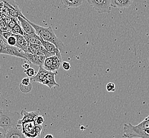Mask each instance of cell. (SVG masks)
Returning a JSON list of instances; mask_svg holds the SVG:
<instances>
[{"instance_id": "6da1fadb", "label": "cell", "mask_w": 149, "mask_h": 138, "mask_svg": "<svg viewBox=\"0 0 149 138\" xmlns=\"http://www.w3.org/2000/svg\"><path fill=\"white\" fill-rule=\"evenodd\" d=\"M27 21H28L30 24L33 26L36 31V34L38 36L42 38L44 40L53 44L56 47V48L59 49L61 53L62 52H64L65 49L64 43L56 36L52 27L45 28L40 26L37 24H35L34 23H33L32 22L29 21L28 19Z\"/></svg>"}, {"instance_id": "7a4b0ae2", "label": "cell", "mask_w": 149, "mask_h": 138, "mask_svg": "<svg viewBox=\"0 0 149 138\" xmlns=\"http://www.w3.org/2000/svg\"><path fill=\"white\" fill-rule=\"evenodd\" d=\"M21 114L18 112L2 109L0 115V128L6 131L12 127L17 126Z\"/></svg>"}, {"instance_id": "3957f363", "label": "cell", "mask_w": 149, "mask_h": 138, "mask_svg": "<svg viewBox=\"0 0 149 138\" xmlns=\"http://www.w3.org/2000/svg\"><path fill=\"white\" fill-rule=\"evenodd\" d=\"M18 124L21 125L22 132L27 138H36L40 137L42 126L36 125L34 121H26L18 123Z\"/></svg>"}, {"instance_id": "277c9868", "label": "cell", "mask_w": 149, "mask_h": 138, "mask_svg": "<svg viewBox=\"0 0 149 138\" xmlns=\"http://www.w3.org/2000/svg\"><path fill=\"white\" fill-rule=\"evenodd\" d=\"M62 62L61 53L56 54L53 56L46 58L42 68L48 71H57L60 69V66H62Z\"/></svg>"}, {"instance_id": "5b68a950", "label": "cell", "mask_w": 149, "mask_h": 138, "mask_svg": "<svg viewBox=\"0 0 149 138\" xmlns=\"http://www.w3.org/2000/svg\"><path fill=\"white\" fill-rule=\"evenodd\" d=\"M0 54H6L26 60L25 53L20 49L7 44L1 39L0 41Z\"/></svg>"}, {"instance_id": "8992f818", "label": "cell", "mask_w": 149, "mask_h": 138, "mask_svg": "<svg viewBox=\"0 0 149 138\" xmlns=\"http://www.w3.org/2000/svg\"><path fill=\"white\" fill-rule=\"evenodd\" d=\"M99 13H110L111 0H86Z\"/></svg>"}, {"instance_id": "52a82bcc", "label": "cell", "mask_w": 149, "mask_h": 138, "mask_svg": "<svg viewBox=\"0 0 149 138\" xmlns=\"http://www.w3.org/2000/svg\"><path fill=\"white\" fill-rule=\"evenodd\" d=\"M57 71H48L46 73L44 78L42 80L41 84L47 86L50 89H53L55 86L59 87V84H57L55 80V76L57 74Z\"/></svg>"}, {"instance_id": "ba28073f", "label": "cell", "mask_w": 149, "mask_h": 138, "mask_svg": "<svg viewBox=\"0 0 149 138\" xmlns=\"http://www.w3.org/2000/svg\"><path fill=\"white\" fill-rule=\"evenodd\" d=\"M18 22L20 25L21 28L24 31V32L27 34H32L36 33V31L33 28V26L30 24V23L27 21V19L25 17L24 18L20 16H18Z\"/></svg>"}, {"instance_id": "9c48e42d", "label": "cell", "mask_w": 149, "mask_h": 138, "mask_svg": "<svg viewBox=\"0 0 149 138\" xmlns=\"http://www.w3.org/2000/svg\"><path fill=\"white\" fill-rule=\"evenodd\" d=\"M27 61H29L30 63H33L36 66H43V64L45 61V58L44 55H38L33 54L25 53Z\"/></svg>"}, {"instance_id": "30bf717a", "label": "cell", "mask_w": 149, "mask_h": 138, "mask_svg": "<svg viewBox=\"0 0 149 138\" xmlns=\"http://www.w3.org/2000/svg\"><path fill=\"white\" fill-rule=\"evenodd\" d=\"M24 135L21 130V125L18 124L17 126L12 127L6 130V138H20Z\"/></svg>"}, {"instance_id": "8fae6325", "label": "cell", "mask_w": 149, "mask_h": 138, "mask_svg": "<svg viewBox=\"0 0 149 138\" xmlns=\"http://www.w3.org/2000/svg\"><path fill=\"white\" fill-rule=\"evenodd\" d=\"M15 37L17 38V42L15 47L20 49L24 53H28V48L29 44L28 43L24 36L19 35H15Z\"/></svg>"}, {"instance_id": "7c38bea8", "label": "cell", "mask_w": 149, "mask_h": 138, "mask_svg": "<svg viewBox=\"0 0 149 138\" xmlns=\"http://www.w3.org/2000/svg\"><path fill=\"white\" fill-rule=\"evenodd\" d=\"M134 0H111V7L118 9L127 8L131 6Z\"/></svg>"}, {"instance_id": "4fadbf2b", "label": "cell", "mask_w": 149, "mask_h": 138, "mask_svg": "<svg viewBox=\"0 0 149 138\" xmlns=\"http://www.w3.org/2000/svg\"><path fill=\"white\" fill-rule=\"evenodd\" d=\"M21 115H22V119H20L18 123H21L26 121H33L35 117L40 115L39 111L31 112H28L25 110L21 112Z\"/></svg>"}, {"instance_id": "5bb4252c", "label": "cell", "mask_w": 149, "mask_h": 138, "mask_svg": "<svg viewBox=\"0 0 149 138\" xmlns=\"http://www.w3.org/2000/svg\"><path fill=\"white\" fill-rule=\"evenodd\" d=\"M24 37L29 45H42L40 40V37L38 36L36 33L27 34L24 33Z\"/></svg>"}, {"instance_id": "9a60e30c", "label": "cell", "mask_w": 149, "mask_h": 138, "mask_svg": "<svg viewBox=\"0 0 149 138\" xmlns=\"http://www.w3.org/2000/svg\"><path fill=\"white\" fill-rule=\"evenodd\" d=\"M40 40L42 43V45L45 48V49L49 52L55 53V54H60L61 53V52L59 51L58 49L56 48V47L55 45L50 42H48L47 41L44 40L42 38L40 37ZM62 54V53H61Z\"/></svg>"}, {"instance_id": "2e32d148", "label": "cell", "mask_w": 149, "mask_h": 138, "mask_svg": "<svg viewBox=\"0 0 149 138\" xmlns=\"http://www.w3.org/2000/svg\"><path fill=\"white\" fill-rule=\"evenodd\" d=\"M63 5L66 7L74 8L81 6L83 0H62Z\"/></svg>"}, {"instance_id": "e0dca14e", "label": "cell", "mask_w": 149, "mask_h": 138, "mask_svg": "<svg viewBox=\"0 0 149 138\" xmlns=\"http://www.w3.org/2000/svg\"><path fill=\"white\" fill-rule=\"evenodd\" d=\"M12 33L15 34V35H19L24 36V32L20 26V25L18 23L15 27L12 28Z\"/></svg>"}, {"instance_id": "ac0fdd59", "label": "cell", "mask_w": 149, "mask_h": 138, "mask_svg": "<svg viewBox=\"0 0 149 138\" xmlns=\"http://www.w3.org/2000/svg\"><path fill=\"white\" fill-rule=\"evenodd\" d=\"M19 88L22 93H29L33 89V85L31 83L29 85H23L20 84L19 85Z\"/></svg>"}, {"instance_id": "d6986e66", "label": "cell", "mask_w": 149, "mask_h": 138, "mask_svg": "<svg viewBox=\"0 0 149 138\" xmlns=\"http://www.w3.org/2000/svg\"><path fill=\"white\" fill-rule=\"evenodd\" d=\"M16 42H17V38H16L15 34H13V33H12V35L9 37L8 39H7L6 42L7 44H8L11 46H14V47H15Z\"/></svg>"}, {"instance_id": "ffe728a7", "label": "cell", "mask_w": 149, "mask_h": 138, "mask_svg": "<svg viewBox=\"0 0 149 138\" xmlns=\"http://www.w3.org/2000/svg\"><path fill=\"white\" fill-rule=\"evenodd\" d=\"M33 121H34V122L35 123L36 125L42 126V124L44 123V117L42 116L39 115H38V116H37L35 117Z\"/></svg>"}, {"instance_id": "44dd1931", "label": "cell", "mask_w": 149, "mask_h": 138, "mask_svg": "<svg viewBox=\"0 0 149 138\" xmlns=\"http://www.w3.org/2000/svg\"><path fill=\"white\" fill-rule=\"evenodd\" d=\"M24 72L29 78H33L36 75V71L32 68H29V69L25 70Z\"/></svg>"}, {"instance_id": "7402d4cb", "label": "cell", "mask_w": 149, "mask_h": 138, "mask_svg": "<svg viewBox=\"0 0 149 138\" xmlns=\"http://www.w3.org/2000/svg\"><path fill=\"white\" fill-rule=\"evenodd\" d=\"M106 89L108 92H114L116 90V86L113 82H109L106 85Z\"/></svg>"}, {"instance_id": "603a6c76", "label": "cell", "mask_w": 149, "mask_h": 138, "mask_svg": "<svg viewBox=\"0 0 149 138\" xmlns=\"http://www.w3.org/2000/svg\"><path fill=\"white\" fill-rule=\"evenodd\" d=\"M62 66L63 69L66 70V71H68L70 69H71V64L69 62H66V61H64L62 62Z\"/></svg>"}, {"instance_id": "cb8c5ba5", "label": "cell", "mask_w": 149, "mask_h": 138, "mask_svg": "<svg viewBox=\"0 0 149 138\" xmlns=\"http://www.w3.org/2000/svg\"><path fill=\"white\" fill-rule=\"evenodd\" d=\"M21 84L23 85H29L31 84L30 78H24L21 81Z\"/></svg>"}, {"instance_id": "d4e9b609", "label": "cell", "mask_w": 149, "mask_h": 138, "mask_svg": "<svg viewBox=\"0 0 149 138\" xmlns=\"http://www.w3.org/2000/svg\"><path fill=\"white\" fill-rule=\"evenodd\" d=\"M6 131L2 128H0V138H6Z\"/></svg>"}, {"instance_id": "484cf974", "label": "cell", "mask_w": 149, "mask_h": 138, "mask_svg": "<svg viewBox=\"0 0 149 138\" xmlns=\"http://www.w3.org/2000/svg\"><path fill=\"white\" fill-rule=\"evenodd\" d=\"M22 68L26 70L29 69L30 68V65L28 63H25L22 66Z\"/></svg>"}, {"instance_id": "4316f807", "label": "cell", "mask_w": 149, "mask_h": 138, "mask_svg": "<svg viewBox=\"0 0 149 138\" xmlns=\"http://www.w3.org/2000/svg\"><path fill=\"white\" fill-rule=\"evenodd\" d=\"M44 138H54V137H53V136L52 135L47 134V135H45V137H44Z\"/></svg>"}, {"instance_id": "83f0119b", "label": "cell", "mask_w": 149, "mask_h": 138, "mask_svg": "<svg viewBox=\"0 0 149 138\" xmlns=\"http://www.w3.org/2000/svg\"><path fill=\"white\" fill-rule=\"evenodd\" d=\"M2 109L1 108H0V115L2 113Z\"/></svg>"}, {"instance_id": "f1b7e54d", "label": "cell", "mask_w": 149, "mask_h": 138, "mask_svg": "<svg viewBox=\"0 0 149 138\" xmlns=\"http://www.w3.org/2000/svg\"><path fill=\"white\" fill-rule=\"evenodd\" d=\"M27 138V137H25V136H24H24H23V137H21V138Z\"/></svg>"}, {"instance_id": "f546056e", "label": "cell", "mask_w": 149, "mask_h": 138, "mask_svg": "<svg viewBox=\"0 0 149 138\" xmlns=\"http://www.w3.org/2000/svg\"><path fill=\"white\" fill-rule=\"evenodd\" d=\"M1 40V35H0V41Z\"/></svg>"}, {"instance_id": "4dcf8cb0", "label": "cell", "mask_w": 149, "mask_h": 138, "mask_svg": "<svg viewBox=\"0 0 149 138\" xmlns=\"http://www.w3.org/2000/svg\"></svg>"}]
</instances>
